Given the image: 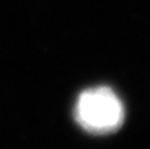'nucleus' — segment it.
Masks as SVG:
<instances>
[{"label":"nucleus","instance_id":"obj_1","mask_svg":"<svg viewBox=\"0 0 150 149\" xmlns=\"http://www.w3.org/2000/svg\"><path fill=\"white\" fill-rule=\"evenodd\" d=\"M75 116L86 131L104 135L115 132L124 121V106L108 87H95L82 92L78 99Z\"/></svg>","mask_w":150,"mask_h":149}]
</instances>
